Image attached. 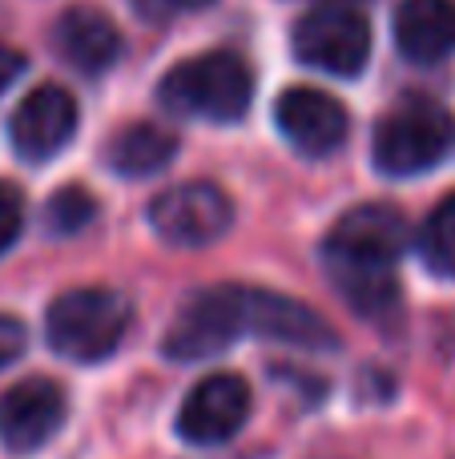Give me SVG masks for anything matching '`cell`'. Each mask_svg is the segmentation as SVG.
<instances>
[{"label": "cell", "mask_w": 455, "mask_h": 459, "mask_svg": "<svg viewBox=\"0 0 455 459\" xmlns=\"http://www.w3.org/2000/svg\"><path fill=\"white\" fill-rule=\"evenodd\" d=\"M246 334H258V286H206L177 307L166 331V355L198 363L222 355Z\"/></svg>", "instance_id": "6da1fadb"}, {"label": "cell", "mask_w": 455, "mask_h": 459, "mask_svg": "<svg viewBox=\"0 0 455 459\" xmlns=\"http://www.w3.org/2000/svg\"><path fill=\"white\" fill-rule=\"evenodd\" d=\"M158 101L177 117L242 121L254 101V73L234 53H202L161 77Z\"/></svg>", "instance_id": "7a4b0ae2"}, {"label": "cell", "mask_w": 455, "mask_h": 459, "mask_svg": "<svg viewBox=\"0 0 455 459\" xmlns=\"http://www.w3.org/2000/svg\"><path fill=\"white\" fill-rule=\"evenodd\" d=\"M129 323H133V307L121 290L81 286V290H64L48 307L45 334L56 355L73 363H101L121 347Z\"/></svg>", "instance_id": "3957f363"}, {"label": "cell", "mask_w": 455, "mask_h": 459, "mask_svg": "<svg viewBox=\"0 0 455 459\" xmlns=\"http://www.w3.org/2000/svg\"><path fill=\"white\" fill-rule=\"evenodd\" d=\"M455 142V121L440 101L411 97L395 105L371 137V161L387 178H416L435 169Z\"/></svg>", "instance_id": "277c9868"}, {"label": "cell", "mask_w": 455, "mask_h": 459, "mask_svg": "<svg viewBox=\"0 0 455 459\" xmlns=\"http://www.w3.org/2000/svg\"><path fill=\"white\" fill-rule=\"evenodd\" d=\"M295 56L331 77H359L371 61V24L355 8H314L295 24Z\"/></svg>", "instance_id": "5b68a950"}, {"label": "cell", "mask_w": 455, "mask_h": 459, "mask_svg": "<svg viewBox=\"0 0 455 459\" xmlns=\"http://www.w3.org/2000/svg\"><path fill=\"white\" fill-rule=\"evenodd\" d=\"M234 222V202L214 182H182L150 202V226L161 242L193 250L214 246Z\"/></svg>", "instance_id": "8992f818"}, {"label": "cell", "mask_w": 455, "mask_h": 459, "mask_svg": "<svg viewBox=\"0 0 455 459\" xmlns=\"http://www.w3.org/2000/svg\"><path fill=\"white\" fill-rule=\"evenodd\" d=\"M411 242V226L387 202L355 206L331 226L322 242V262H355V266H395Z\"/></svg>", "instance_id": "52a82bcc"}, {"label": "cell", "mask_w": 455, "mask_h": 459, "mask_svg": "<svg viewBox=\"0 0 455 459\" xmlns=\"http://www.w3.org/2000/svg\"><path fill=\"white\" fill-rule=\"evenodd\" d=\"M250 407H254V395H250V383L242 375H206L202 383H193L190 395L177 407V436L185 444L218 447L246 428Z\"/></svg>", "instance_id": "ba28073f"}, {"label": "cell", "mask_w": 455, "mask_h": 459, "mask_svg": "<svg viewBox=\"0 0 455 459\" xmlns=\"http://www.w3.org/2000/svg\"><path fill=\"white\" fill-rule=\"evenodd\" d=\"M274 126L306 158H327V153L343 150L347 134H351V117H347L343 101L311 85L282 89L274 101Z\"/></svg>", "instance_id": "9c48e42d"}, {"label": "cell", "mask_w": 455, "mask_h": 459, "mask_svg": "<svg viewBox=\"0 0 455 459\" xmlns=\"http://www.w3.org/2000/svg\"><path fill=\"white\" fill-rule=\"evenodd\" d=\"M77 134V101L61 85H40L8 117V142L21 161H53Z\"/></svg>", "instance_id": "30bf717a"}, {"label": "cell", "mask_w": 455, "mask_h": 459, "mask_svg": "<svg viewBox=\"0 0 455 459\" xmlns=\"http://www.w3.org/2000/svg\"><path fill=\"white\" fill-rule=\"evenodd\" d=\"M69 415V399L53 379H21L0 395V444L13 455H29L45 447L61 431Z\"/></svg>", "instance_id": "8fae6325"}, {"label": "cell", "mask_w": 455, "mask_h": 459, "mask_svg": "<svg viewBox=\"0 0 455 459\" xmlns=\"http://www.w3.org/2000/svg\"><path fill=\"white\" fill-rule=\"evenodd\" d=\"M53 48L73 65V69L97 77V73L113 69V61L121 56V32L101 8L73 4L56 16Z\"/></svg>", "instance_id": "7c38bea8"}, {"label": "cell", "mask_w": 455, "mask_h": 459, "mask_svg": "<svg viewBox=\"0 0 455 459\" xmlns=\"http://www.w3.org/2000/svg\"><path fill=\"white\" fill-rule=\"evenodd\" d=\"M395 48L411 65H435L455 53V0H399Z\"/></svg>", "instance_id": "4fadbf2b"}, {"label": "cell", "mask_w": 455, "mask_h": 459, "mask_svg": "<svg viewBox=\"0 0 455 459\" xmlns=\"http://www.w3.org/2000/svg\"><path fill=\"white\" fill-rule=\"evenodd\" d=\"M174 153H177V137L169 129L137 121V126H125L109 137L105 166L117 178H153L174 161Z\"/></svg>", "instance_id": "5bb4252c"}, {"label": "cell", "mask_w": 455, "mask_h": 459, "mask_svg": "<svg viewBox=\"0 0 455 459\" xmlns=\"http://www.w3.org/2000/svg\"><path fill=\"white\" fill-rule=\"evenodd\" d=\"M327 274L335 290L351 302L359 315L383 318L399 307V278L395 266H355V262H327Z\"/></svg>", "instance_id": "9a60e30c"}, {"label": "cell", "mask_w": 455, "mask_h": 459, "mask_svg": "<svg viewBox=\"0 0 455 459\" xmlns=\"http://www.w3.org/2000/svg\"><path fill=\"white\" fill-rule=\"evenodd\" d=\"M416 250L432 274L455 278V194L427 214V222L416 234Z\"/></svg>", "instance_id": "2e32d148"}, {"label": "cell", "mask_w": 455, "mask_h": 459, "mask_svg": "<svg viewBox=\"0 0 455 459\" xmlns=\"http://www.w3.org/2000/svg\"><path fill=\"white\" fill-rule=\"evenodd\" d=\"M93 214H97V202L89 198L81 186H64V190H56L53 198H48L45 230L53 238H73V234H81V230L93 222Z\"/></svg>", "instance_id": "e0dca14e"}, {"label": "cell", "mask_w": 455, "mask_h": 459, "mask_svg": "<svg viewBox=\"0 0 455 459\" xmlns=\"http://www.w3.org/2000/svg\"><path fill=\"white\" fill-rule=\"evenodd\" d=\"M24 230V194L13 182H0V254L16 246Z\"/></svg>", "instance_id": "ac0fdd59"}, {"label": "cell", "mask_w": 455, "mask_h": 459, "mask_svg": "<svg viewBox=\"0 0 455 459\" xmlns=\"http://www.w3.org/2000/svg\"><path fill=\"white\" fill-rule=\"evenodd\" d=\"M137 4V16L142 21H153V24H166L174 16H185V13H198V8H210L214 0H133Z\"/></svg>", "instance_id": "d6986e66"}, {"label": "cell", "mask_w": 455, "mask_h": 459, "mask_svg": "<svg viewBox=\"0 0 455 459\" xmlns=\"http://www.w3.org/2000/svg\"><path fill=\"white\" fill-rule=\"evenodd\" d=\"M24 347H29V331H24V323L13 318V315H0V367L16 363V359L24 355Z\"/></svg>", "instance_id": "ffe728a7"}, {"label": "cell", "mask_w": 455, "mask_h": 459, "mask_svg": "<svg viewBox=\"0 0 455 459\" xmlns=\"http://www.w3.org/2000/svg\"><path fill=\"white\" fill-rule=\"evenodd\" d=\"M24 73V56L16 53V48H8V45H0V93H4L8 85H13L16 77Z\"/></svg>", "instance_id": "44dd1931"}]
</instances>
